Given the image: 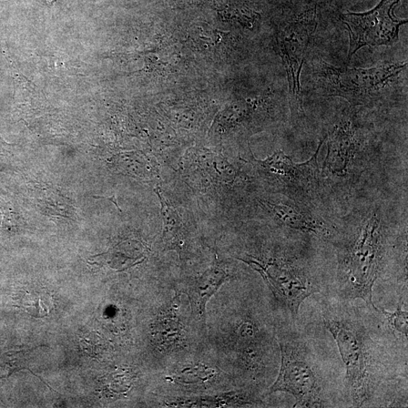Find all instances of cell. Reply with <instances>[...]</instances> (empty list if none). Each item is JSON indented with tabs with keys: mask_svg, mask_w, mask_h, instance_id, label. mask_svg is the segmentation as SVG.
Returning a JSON list of instances; mask_svg holds the SVG:
<instances>
[{
	"mask_svg": "<svg viewBox=\"0 0 408 408\" xmlns=\"http://www.w3.org/2000/svg\"><path fill=\"white\" fill-rule=\"evenodd\" d=\"M321 312L345 366V396L352 407H376L387 387L407 382V356L401 357L397 348L407 343L391 331L385 334L384 322L381 326L383 321L376 324L378 307L357 305L354 300H326Z\"/></svg>",
	"mask_w": 408,
	"mask_h": 408,
	"instance_id": "cell-1",
	"label": "cell"
},
{
	"mask_svg": "<svg viewBox=\"0 0 408 408\" xmlns=\"http://www.w3.org/2000/svg\"><path fill=\"white\" fill-rule=\"evenodd\" d=\"M291 324L276 333L281 365L267 394L291 395L295 401L293 407H340L339 400L346 399L345 389L333 384L319 343L298 331L297 324Z\"/></svg>",
	"mask_w": 408,
	"mask_h": 408,
	"instance_id": "cell-2",
	"label": "cell"
},
{
	"mask_svg": "<svg viewBox=\"0 0 408 408\" xmlns=\"http://www.w3.org/2000/svg\"><path fill=\"white\" fill-rule=\"evenodd\" d=\"M384 253L379 224L374 218L340 254L338 277L331 291L336 299L361 300L376 308L373 288L381 278Z\"/></svg>",
	"mask_w": 408,
	"mask_h": 408,
	"instance_id": "cell-3",
	"label": "cell"
},
{
	"mask_svg": "<svg viewBox=\"0 0 408 408\" xmlns=\"http://www.w3.org/2000/svg\"><path fill=\"white\" fill-rule=\"evenodd\" d=\"M407 67L406 60L367 68H341L321 60L316 75L324 94L343 98L358 106L378 98Z\"/></svg>",
	"mask_w": 408,
	"mask_h": 408,
	"instance_id": "cell-4",
	"label": "cell"
},
{
	"mask_svg": "<svg viewBox=\"0 0 408 408\" xmlns=\"http://www.w3.org/2000/svg\"><path fill=\"white\" fill-rule=\"evenodd\" d=\"M401 0H382L374 8L364 13H346L341 16L349 30V60L365 46H391L399 42L401 26L407 19L394 14Z\"/></svg>",
	"mask_w": 408,
	"mask_h": 408,
	"instance_id": "cell-5",
	"label": "cell"
},
{
	"mask_svg": "<svg viewBox=\"0 0 408 408\" xmlns=\"http://www.w3.org/2000/svg\"><path fill=\"white\" fill-rule=\"evenodd\" d=\"M317 27L316 9L304 13L277 35L279 54L288 75L291 108H302L300 77L312 36Z\"/></svg>",
	"mask_w": 408,
	"mask_h": 408,
	"instance_id": "cell-6",
	"label": "cell"
},
{
	"mask_svg": "<svg viewBox=\"0 0 408 408\" xmlns=\"http://www.w3.org/2000/svg\"><path fill=\"white\" fill-rule=\"evenodd\" d=\"M324 141H321L317 151L310 161L300 165L293 162L281 151L275 152L264 160L254 159L255 165L270 179L289 189L302 190L307 187L314 178L315 170L317 169V155Z\"/></svg>",
	"mask_w": 408,
	"mask_h": 408,
	"instance_id": "cell-7",
	"label": "cell"
},
{
	"mask_svg": "<svg viewBox=\"0 0 408 408\" xmlns=\"http://www.w3.org/2000/svg\"><path fill=\"white\" fill-rule=\"evenodd\" d=\"M229 277L227 270L216 261L207 271L189 281L186 287L181 291L187 295L192 313L197 320L205 322L208 302Z\"/></svg>",
	"mask_w": 408,
	"mask_h": 408,
	"instance_id": "cell-8",
	"label": "cell"
},
{
	"mask_svg": "<svg viewBox=\"0 0 408 408\" xmlns=\"http://www.w3.org/2000/svg\"><path fill=\"white\" fill-rule=\"evenodd\" d=\"M262 403L256 393L247 389L202 397L180 399L167 403L169 407H241L258 405Z\"/></svg>",
	"mask_w": 408,
	"mask_h": 408,
	"instance_id": "cell-9",
	"label": "cell"
},
{
	"mask_svg": "<svg viewBox=\"0 0 408 408\" xmlns=\"http://www.w3.org/2000/svg\"><path fill=\"white\" fill-rule=\"evenodd\" d=\"M160 203L162 219V241L168 249L180 250L183 222L179 212L173 208L159 189L155 190Z\"/></svg>",
	"mask_w": 408,
	"mask_h": 408,
	"instance_id": "cell-10",
	"label": "cell"
},
{
	"mask_svg": "<svg viewBox=\"0 0 408 408\" xmlns=\"http://www.w3.org/2000/svg\"><path fill=\"white\" fill-rule=\"evenodd\" d=\"M262 203L264 204L272 212L273 215L276 217L284 226L293 229L319 233L317 224H314L298 208L285 205V204L284 205L283 204H274L269 201L262 202Z\"/></svg>",
	"mask_w": 408,
	"mask_h": 408,
	"instance_id": "cell-11",
	"label": "cell"
},
{
	"mask_svg": "<svg viewBox=\"0 0 408 408\" xmlns=\"http://www.w3.org/2000/svg\"><path fill=\"white\" fill-rule=\"evenodd\" d=\"M379 310L383 316L388 328L390 329L395 338L407 343L408 313L403 310L402 305L397 304L396 310L393 312L383 308H379Z\"/></svg>",
	"mask_w": 408,
	"mask_h": 408,
	"instance_id": "cell-12",
	"label": "cell"
},
{
	"mask_svg": "<svg viewBox=\"0 0 408 408\" xmlns=\"http://www.w3.org/2000/svg\"><path fill=\"white\" fill-rule=\"evenodd\" d=\"M25 302L27 312L33 315V317L43 318L49 312L51 299L45 292L33 291L32 293H27Z\"/></svg>",
	"mask_w": 408,
	"mask_h": 408,
	"instance_id": "cell-13",
	"label": "cell"
},
{
	"mask_svg": "<svg viewBox=\"0 0 408 408\" xmlns=\"http://www.w3.org/2000/svg\"><path fill=\"white\" fill-rule=\"evenodd\" d=\"M217 371L209 369L203 365H198L184 370L181 375L177 377L179 383L188 385H201L206 383L213 378Z\"/></svg>",
	"mask_w": 408,
	"mask_h": 408,
	"instance_id": "cell-14",
	"label": "cell"
},
{
	"mask_svg": "<svg viewBox=\"0 0 408 408\" xmlns=\"http://www.w3.org/2000/svg\"><path fill=\"white\" fill-rule=\"evenodd\" d=\"M93 198H95V199H106V200H110L111 202H113L114 204H115V205L118 208V210L120 211H121L120 208L118 206V204H117V200H116L115 196L110 197V198L101 197V196H94Z\"/></svg>",
	"mask_w": 408,
	"mask_h": 408,
	"instance_id": "cell-15",
	"label": "cell"
},
{
	"mask_svg": "<svg viewBox=\"0 0 408 408\" xmlns=\"http://www.w3.org/2000/svg\"><path fill=\"white\" fill-rule=\"evenodd\" d=\"M47 1H48L49 3H52V2L55 1V0H47Z\"/></svg>",
	"mask_w": 408,
	"mask_h": 408,
	"instance_id": "cell-16",
	"label": "cell"
}]
</instances>
